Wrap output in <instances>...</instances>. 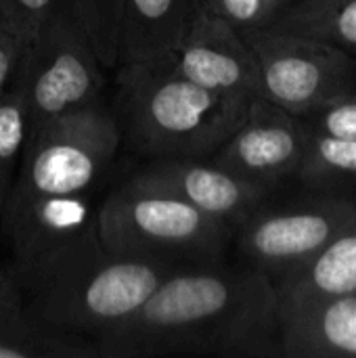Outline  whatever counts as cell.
Listing matches in <instances>:
<instances>
[{
	"label": "cell",
	"mask_w": 356,
	"mask_h": 358,
	"mask_svg": "<svg viewBox=\"0 0 356 358\" xmlns=\"http://www.w3.org/2000/svg\"><path fill=\"white\" fill-rule=\"evenodd\" d=\"M6 17H8V0H0V21L6 23Z\"/></svg>",
	"instance_id": "obj_25"
},
{
	"label": "cell",
	"mask_w": 356,
	"mask_h": 358,
	"mask_svg": "<svg viewBox=\"0 0 356 358\" xmlns=\"http://www.w3.org/2000/svg\"><path fill=\"white\" fill-rule=\"evenodd\" d=\"M172 61L183 76L216 94L243 101L260 96V71L245 38L201 6Z\"/></svg>",
	"instance_id": "obj_10"
},
{
	"label": "cell",
	"mask_w": 356,
	"mask_h": 358,
	"mask_svg": "<svg viewBox=\"0 0 356 358\" xmlns=\"http://www.w3.org/2000/svg\"><path fill=\"white\" fill-rule=\"evenodd\" d=\"M27 136L25 99L15 80L0 96V218L15 182Z\"/></svg>",
	"instance_id": "obj_18"
},
{
	"label": "cell",
	"mask_w": 356,
	"mask_h": 358,
	"mask_svg": "<svg viewBox=\"0 0 356 358\" xmlns=\"http://www.w3.org/2000/svg\"><path fill=\"white\" fill-rule=\"evenodd\" d=\"M302 162L298 176L311 189L356 182V141L321 132L302 120Z\"/></svg>",
	"instance_id": "obj_17"
},
{
	"label": "cell",
	"mask_w": 356,
	"mask_h": 358,
	"mask_svg": "<svg viewBox=\"0 0 356 358\" xmlns=\"http://www.w3.org/2000/svg\"><path fill=\"white\" fill-rule=\"evenodd\" d=\"M241 36L260 71V96L296 117H308L332 99L355 90L356 55L275 27Z\"/></svg>",
	"instance_id": "obj_7"
},
{
	"label": "cell",
	"mask_w": 356,
	"mask_h": 358,
	"mask_svg": "<svg viewBox=\"0 0 356 358\" xmlns=\"http://www.w3.org/2000/svg\"><path fill=\"white\" fill-rule=\"evenodd\" d=\"M292 0H199V6L239 31L271 27Z\"/></svg>",
	"instance_id": "obj_20"
},
{
	"label": "cell",
	"mask_w": 356,
	"mask_h": 358,
	"mask_svg": "<svg viewBox=\"0 0 356 358\" xmlns=\"http://www.w3.org/2000/svg\"><path fill=\"white\" fill-rule=\"evenodd\" d=\"M271 27L356 55V0H292Z\"/></svg>",
	"instance_id": "obj_16"
},
{
	"label": "cell",
	"mask_w": 356,
	"mask_h": 358,
	"mask_svg": "<svg viewBox=\"0 0 356 358\" xmlns=\"http://www.w3.org/2000/svg\"><path fill=\"white\" fill-rule=\"evenodd\" d=\"M355 210L356 201L346 197H321L281 210L260 208L235 231V239L248 262L275 281L317 258Z\"/></svg>",
	"instance_id": "obj_8"
},
{
	"label": "cell",
	"mask_w": 356,
	"mask_h": 358,
	"mask_svg": "<svg viewBox=\"0 0 356 358\" xmlns=\"http://www.w3.org/2000/svg\"><path fill=\"white\" fill-rule=\"evenodd\" d=\"M55 6L57 0H8L6 23L15 29L23 48L36 38Z\"/></svg>",
	"instance_id": "obj_22"
},
{
	"label": "cell",
	"mask_w": 356,
	"mask_h": 358,
	"mask_svg": "<svg viewBox=\"0 0 356 358\" xmlns=\"http://www.w3.org/2000/svg\"><path fill=\"white\" fill-rule=\"evenodd\" d=\"M97 346L101 358H283L277 287L252 264H183Z\"/></svg>",
	"instance_id": "obj_1"
},
{
	"label": "cell",
	"mask_w": 356,
	"mask_h": 358,
	"mask_svg": "<svg viewBox=\"0 0 356 358\" xmlns=\"http://www.w3.org/2000/svg\"><path fill=\"white\" fill-rule=\"evenodd\" d=\"M13 80L25 99L27 134L105 101V67L84 27L59 0L36 38L21 48Z\"/></svg>",
	"instance_id": "obj_6"
},
{
	"label": "cell",
	"mask_w": 356,
	"mask_h": 358,
	"mask_svg": "<svg viewBox=\"0 0 356 358\" xmlns=\"http://www.w3.org/2000/svg\"><path fill=\"white\" fill-rule=\"evenodd\" d=\"M97 229L111 252L180 264L218 262L235 239L233 227L141 174L105 197L97 210Z\"/></svg>",
	"instance_id": "obj_5"
},
{
	"label": "cell",
	"mask_w": 356,
	"mask_h": 358,
	"mask_svg": "<svg viewBox=\"0 0 356 358\" xmlns=\"http://www.w3.org/2000/svg\"><path fill=\"white\" fill-rule=\"evenodd\" d=\"M0 358H101L92 338L48 325L23 306L0 317Z\"/></svg>",
	"instance_id": "obj_15"
},
{
	"label": "cell",
	"mask_w": 356,
	"mask_h": 358,
	"mask_svg": "<svg viewBox=\"0 0 356 358\" xmlns=\"http://www.w3.org/2000/svg\"><path fill=\"white\" fill-rule=\"evenodd\" d=\"M283 358H356V289L279 300Z\"/></svg>",
	"instance_id": "obj_12"
},
{
	"label": "cell",
	"mask_w": 356,
	"mask_h": 358,
	"mask_svg": "<svg viewBox=\"0 0 356 358\" xmlns=\"http://www.w3.org/2000/svg\"><path fill=\"white\" fill-rule=\"evenodd\" d=\"M23 306L21 300V292L19 285L15 281V275L10 271V266H0V317L15 313Z\"/></svg>",
	"instance_id": "obj_24"
},
{
	"label": "cell",
	"mask_w": 356,
	"mask_h": 358,
	"mask_svg": "<svg viewBox=\"0 0 356 358\" xmlns=\"http://www.w3.org/2000/svg\"><path fill=\"white\" fill-rule=\"evenodd\" d=\"M178 266L174 260L111 252L94 220L55 248L13 260L10 271L27 313L97 342L124 325Z\"/></svg>",
	"instance_id": "obj_2"
},
{
	"label": "cell",
	"mask_w": 356,
	"mask_h": 358,
	"mask_svg": "<svg viewBox=\"0 0 356 358\" xmlns=\"http://www.w3.org/2000/svg\"><path fill=\"white\" fill-rule=\"evenodd\" d=\"M115 69L113 115L122 143L151 159L212 157L252 103L195 84L172 57Z\"/></svg>",
	"instance_id": "obj_3"
},
{
	"label": "cell",
	"mask_w": 356,
	"mask_h": 358,
	"mask_svg": "<svg viewBox=\"0 0 356 358\" xmlns=\"http://www.w3.org/2000/svg\"><path fill=\"white\" fill-rule=\"evenodd\" d=\"M136 174L159 182L199 208L201 212L227 222L235 231L273 195V187L250 180L210 157L153 159Z\"/></svg>",
	"instance_id": "obj_11"
},
{
	"label": "cell",
	"mask_w": 356,
	"mask_h": 358,
	"mask_svg": "<svg viewBox=\"0 0 356 358\" xmlns=\"http://www.w3.org/2000/svg\"><path fill=\"white\" fill-rule=\"evenodd\" d=\"M120 145L122 132L105 101L29 132L2 218L42 203L94 206Z\"/></svg>",
	"instance_id": "obj_4"
},
{
	"label": "cell",
	"mask_w": 356,
	"mask_h": 358,
	"mask_svg": "<svg viewBox=\"0 0 356 358\" xmlns=\"http://www.w3.org/2000/svg\"><path fill=\"white\" fill-rule=\"evenodd\" d=\"M273 283L279 300H302L356 289V210L317 258Z\"/></svg>",
	"instance_id": "obj_14"
},
{
	"label": "cell",
	"mask_w": 356,
	"mask_h": 358,
	"mask_svg": "<svg viewBox=\"0 0 356 358\" xmlns=\"http://www.w3.org/2000/svg\"><path fill=\"white\" fill-rule=\"evenodd\" d=\"M199 8V0H122L115 67L172 57Z\"/></svg>",
	"instance_id": "obj_13"
},
{
	"label": "cell",
	"mask_w": 356,
	"mask_h": 358,
	"mask_svg": "<svg viewBox=\"0 0 356 358\" xmlns=\"http://www.w3.org/2000/svg\"><path fill=\"white\" fill-rule=\"evenodd\" d=\"M21 40L19 36L15 34V29L0 21V96L4 94V90L8 88L13 76H15V69H17V63H19V57H21Z\"/></svg>",
	"instance_id": "obj_23"
},
{
	"label": "cell",
	"mask_w": 356,
	"mask_h": 358,
	"mask_svg": "<svg viewBox=\"0 0 356 358\" xmlns=\"http://www.w3.org/2000/svg\"><path fill=\"white\" fill-rule=\"evenodd\" d=\"M302 117L256 96L243 122L210 157L250 180L277 189L298 176L302 162Z\"/></svg>",
	"instance_id": "obj_9"
},
{
	"label": "cell",
	"mask_w": 356,
	"mask_h": 358,
	"mask_svg": "<svg viewBox=\"0 0 356 358\" xmlns=\"http://www.w3.org/2000/svg\"><path fill=\"white\" fill-rule=\"evenodd\" d=\"M88 34L105 69H115L118 15L122 0H59Z\"/></svg>",
	"instance_id": "obj_19"
},
{
	"label": "cell",
	"mask_w": 356,
	"mask_h": 358,
	"mask_svg": "<svg viewBox=\"0 0 356 358\" xmlns=\"http://www.w3.org/2000/svg\"><path fill=\"white\" fill-rule=\"evenodd\" d=\"M302 120L321 132L356 141V92L348 90V92L332 99L319 111H315Z\"/></svg>",
	"instance_id": "obj_21"
}]
</instances>
